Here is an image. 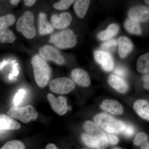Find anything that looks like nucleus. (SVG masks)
I'll use <instances>...</instances> for the list:
<instances>
[{"label":"nucleus","instance_id":"17","mask_svg":"<svg viewBox=\"0 0 149 149\" xmlns=\"http://www.w3.org/2000/svg\"><path fill=\"white\" fill-rule=\"evenodd\" d=\"M120 56L124 58L130 53L133 49V44L130 39L125 37H121L118 41Z\"/></svg>","mask_w":149,"mask_h":149},{"label":"nucleus","instance_id":"25","mask_svg":"<svg viewBox=\"0 0 149 149\" xmlns=\"http://www.w3.org/2000/svg\"><path fill=\"white\" fill-rule=\"evenodd\" d=\"M15 21V17L13 15L9 14L0 17V29H7L11 26Z\"/></svg>","mask_w":149,"mask_h":149},{"label":"nucleus","instance_id":"1","mask_svg":"<svg viewBox=\"0 0 149 149\" xmlns=\"http://www.w3.org/2000/svg\"><path fill=\"white\" fill-rule=\"evenodd\" d=\"M85 133L82 135L84 143L93 149H104L108 145L107 135L103 130L91 120H87L83 125Z\"/></svg>","mask_w":149,"mask_h":149},{"label":"nucleus","instance_id":"5","mask_svg":"<svg viewBox=\"0 0 149 149\" xmlns=\"http://www.w3.org/2000/svg\"><path fill=\"white\" fill-rule=\"evenodd\" d=\"M8 114L11 117L25 123L35 120L38 117L37 111L30 105L22 107H11L8 111Z\"/></svg>","mask_w":149,"mask_h":149},{"label":"nucleus","instance_id":"7","mask_svg":"<svg viewBox=\"0 0 149 149\" xmlns=\"http://www.w3.org/2000/svg\"><path fill=\"white\" fill-rule=\"evenodd\" d=\"M49 87L54 93L63 95L73 91L75 85L72 80L68 77H62L52 80Z\"/></svg>","mask_w":149,"mask_h":149},{"label":"nucleus","instance_id":"24","mask_svg":"<svg viewBox=\"0 0 149 149\" xmlns=\"http://www.w3.org/2000/svg\"><path fill=\"white\" fill-rule=\"evenodd\" d=\"M124 26L126 30L131 34L139 35L141 33V29L138 22L128 19L125 21Z\"/></svg>","mask_w":149,"mask_h":149},{"label":"nucleus","instance_id":"43","mask_svg":"<svg viewBox=\"0 0 149 149\" xmlns=\"http://www.w3.org/2000/svg\"><path fill=\"white\" fill-rule=\"evenodd\" d=\"M86 149V148H83V149Z\"/></svg>","mask_w":149,"mask_h":149},{"label":"nucleus","instance_id":"39","mask_svg":"<svg viewBox=\"0 0 149 149\" xmlns=\"http://www.w3.org/2000/svg\"><path fill=\"white\" fill-rule=\"evenodd\" d=\"M20 1H17V0H11L10 1L11 3L13 5H16Z\"/></svg>","mask_w":149,"mask_h":149},{"label":"nucleus","instance_id":"40","mask_svg":"<svg viewBox=\"0 0 149 149\" xmlns=\"http://www.w3.org/2000/svg\"><path fill=\"white\" fill-rule=\"evenodd\" d=\"M7 63V62L6 61H4L0 65V69H2L3 67V66L5 65Z\"/></svg>","mask_w":149,"mask_h":149},{"label":"nucleus","instance_id":"38","mask_svg":"<svg viewBox=\"0 0 149 149\" xmlns=\"http://www.w3.org/2000/svg\"><path fill=\"white\" fill-rule=\"evenodd\" d=\"M141 149H149V145L148 142H146L145 143L142 145Z\"/></svg>","mask_w":149,"mask_h":149},{"label":"nucleus","instance_id":"37","mask_svg":"<svg viewBox=\"0 0 149 149\" xmlns=\"http://www.w3.org/2000/svg\"><path fill=\"white\" fill-rule=\"evenodd\" d=\"M46 149H58L56 146L53 144H49L46 147Z\"/></svg>","mask_w":149,"mask_h":149},{"label":"nucleus","instance_id":"32","mask_svg":"<svg viewBox=\"0 0 149 149\" xmlns=\"http://www.w3.org/2000/svg\"><path fill=\"white\" fill-rule=\"evenodd\" d=\"M114 72L119 77H124L126 76V72L125 69L121 67H118L114 70Z\"/></svg>","mask_w":149,"mask_h":149},{"label":"nucleus","instance_id":"29","mask_svg":"<svg viewBox=\"0 0 149 149\" xmlns=\"http://www.w3.org/2000/svg\"><path fill=\"white\" fill-rule=\"evenodd\" d=\"M147 140H148V136L147 134L142 132V133H139L136 136L134 141V143L136 146H141L146 143Z\"/></svg>","mask_w":149,"mask_h":149},{"label":"nucleus","instance_id":"23","mask_svg":"<svg viewBox=\"0 0 149 149\" xmlns=\"http://www.w3.org/2000/svg\"><path fill=\"white\" fill-rule=\"evenodd\" d=\"M16 37L13 32L8 29H0V43H12Z\"/></svg>","mask_w":149,"mask_h":149},{"label":"nucleus","instance_id":"8","mask_svg":"<svg viewBox=\"0 0 149 149\" xmlns=\"http://www.w3.org/2000/svg\"><path fill=\"white\" fill-rule=\"evenodd\" d=\"M39 53L40 56L45 61H52L59 65L64 63L63 57L58 50L52 46H44L40 48Z\"/></svg>","mask_w":149,"mask_h":149},{"label":"nucleus","instance_id":"34","mask_svg":"<svg viewBox=\"0 0 149 149\" xmlns=\"http://www.w3.org/2000/svg\"><path fill=\"white\" fill-rule=\"evenodd\" d=\"M107 139L108 143L111 144V145H116L118 143V139L117 137L114 135L108 134L107 135Z\"/></svg>","mask_w":149,"mask_h":149},{"label":"nucleus","instance_id":"16","mask_svg":"<svg viewBox=\"0 0 149 149\" xmlns=\"http://www.w3.org/2000/svg\"><path fill=\"white\" fill-rule=\"evenodd\" d=\"M108 83L112 88L119 93H124L128 91V85L125 80L115 75H110Z\"/></svg>","mask_w":149,"mask_h":149},{"label":"nucleus","instance_id":"4","mask_svg":"<svg viewBox=\"0 0 149 149\" xmlns=\"http://www.w3.org/2000/svg\"><path fill=\"white\" fill-rule=\"evenodd\" d=\"M49 42L54 44L57 47L65 49L74 47L77 40L72 30L68 29L52 35Z\"/></svg>","mask_w":149,"mask_h":149},{"label":"nucleus","instance_id":"36","mask_svg":"<svg viewBox=\"0 0 149 149\" xmlns=\"http://www.w3.org/2000/svg\"><path fill=\"white\" fill-rule=\"evenodd\" d=\"M36 1H34V0H25L24 1V4L27 6H33L35 3L36 2Z\"/></svg>","mask_w":149,"mask_h":149},{"label":"nucleus","instance_id":"27","mask_svg":"<svg viewBox=\"0 0 149 149\" xmlns=\"http://www.w3.org/2000/svg\"><path fill=\"white\" fill-rule=\"evenodd\" d=\"M74 2L71 0H62L54 4V8L58 10H65L67 9Z\"/></svg>","mask_w":149,"mask_h":149},{"label":"nucleus","instance_id":"31","mask_svg":"<svg viewBox=\"0 0 149 149\" xmlns=\"http://www.w3.org/2000/svg\"><path fill=\"white\" fill-rule=\"evenodd\" d=\"M117 45V42L115 40H111L103 44L101 46L102 49L105 50H110L111 48H113Z\"/></svg>","mask_w":149,"mask_h":149},{"label":"nucleus","instance_id":"30","mask_svg":"<svg viewBox=\"0 0 149 149\" xmlns=\"http://www.w3.org/2000/svg\"><path fill=\"white\" fill-rule=\"evenodd\" d=\"M122 133L126 137H131L135 133V128L133 125L130 124H125V129Z\"/></svg>","mask_w":149,"mask_h":149},{"label":"nucleus","instance_id":"21","mask_svg":"<svg viewBox=\"0 0 149 149\" xmlns=\"http://www.w3.org/2000/svg\"><path fill=\"white\" fill-rule=\"evenodd\" d=\"M119 28V26L117 24H110L105 30L99 33L98 38L102 40H109L117 34Z\"/></svg>","mask_w":149,"mask_h":149},{"label":"nucleus","instance_id":"6","mask_svg":"<svg viewBox=\"0 0 149 149\" xmlns=\"http://www.w3.org/2000/svg\"><path fill=\"white\" fill-rule=\"evenodd\" d=\"M17 29L22 32L27 39H32L35 37L36 30L34 25V17L33 13L30 11L24 13L17 21Z\"/></svg>","mask_w":149,"mask_h":149},{"label":"nucleus","instance_id":"13","mask_svg":"<svg viewBox=\"0 0 149 149\" xmlns=\"http://www.w3.org/2000/svg\"><path fill=\"white\" fill-rule=\"evenodd\" d=\"M71 77L74 83L83 87H88L91 84V79L84 70L76 68L72 70Z\"/></svg>","mask_w":149,"mask_h":149},{"label":"nucleus","instance_id":"19","mask_svg":"<svg viewBox=\"0 0 149 149\" xmlns=\"http://www.w3.org/2000/svg\"><path fill=\"white\" fill-rule=\"evenodd\" d=\"M52 25L47 20V15L44 13H41L39 15V32L41 35L50 34L54 32Z\"/></svg>","mask_w":149,"mask_h":149},{"label":"nucleus","instance_id":"14","mask_svg":"<svg viewBox=\"0 0 149 149\" xmlns=\"http://www.w3.org/2000/svg\"><path fill=\"white\" fill-rule=\"evenodd\" d=\"M20 124L13 118L5 114L0 115V134H4L7 130H18Z\"/></svg>","mask_w":149,"mask_h":149},{"label":"nucleus","instance_id":"33","mask_svg":"<svg viewBox=\"0 0 149 149\" xmlns=\"http://www.w3.org/2000/svg\"><path fill=\"white\" fill-rule=\"evenodd\" d=\"M18 64H15L13 65V71L12 74H10L9 75L8 79L10 80H14L15 79V77H16L18 75Z\"/></svg>","mask_w":149,"mask_h":149},{"label":"nucleus","instance_id":"41","mask_svg":"<svg viewBox=\"0 0 149 149\" xmlns=\"http://www.w3.org/2000/svg\"><path fill=\"white\" fill-rule=\"evenodd\" d=\"M145 2H146V3H147V4H149V1H145Z\"/></svg>","mask_w":149,"mask_h":149},{"label":"nucleus","instance_id":"11","mask_svg":"<svg viewBox=\"0 0 149 149\" xmlns=\"http://www.w3.org/2000/svg\"><path fill=\"white\" fill-rule=\"evenodd\" d=\"M130 19L137 22H146L149 19V8L146 7H136L131 9L128 13Z\"/></svg>","mask_w":149,"mask_h":149},{"label":"nucleus","instance_id":"3","mask_svg":"<svg viewBox=\"0 0 149 149\" xmlns=\"http://www.w3.org/2000/svg\"><path fill=\"white\" fill-rule=\"evenodd\" d=\"M94 121L102 130L109 133H122L125 128L124 123L104 113L96 115Z\"/></svg>","mask_w":149,"mask_h":149},{"label":"nucleus","instance_id":"42","mask_svg":"<svg viewBox=\"0 0 149 149\" xmlns=\"http://www.w3.org/2000/svg\"><path fill=\"white\" fill-rule=\"evenodd\" d=\"M113 149H119V148H115Z\"/></svg>","mask_w":149,"mask_h":149},{"label":"nucleus","instance_id":"28","mask_svg":"<svg viewBox=\"0 0 149 149\" xmlns=\"http://www.w3.org/2000/svg\"><path fill=\"white\" fill-rule=\"evenodd\" d=\"M26 93V91L24 89H21L19 90L14 97L13 103L14 107H18L21 103L25 97Z\"/></svg>","mask_w":149,"mask_h":149},{"label":"nucleus","instance_id":"9","mask_svg":"<svg viewBox=\"0 0 149 149\" xmlns=\"http://www.w3.org/2000/svg\"><path fill=\"white\" fill-rule=\"evenodd\" d=\"M47 98L52 108L60 115H64L68 110L66 99L62 96L56 98L52 94L47 95Z\"/></svg>","mask_w":149,"mask_h":149},{"label":"nucleus","instance_id":"20","mask_svg":"<svg viewBox=\"0 0 149 149\" xmlns=\"http://www.w3.org/2000/svg\"><path fill=\"white\" fill-rule=\"evenodd\" d=\"M91 1L88 0H77L74 2V10L77 16L84 18L87 13Z\"/></svg>","mask_w":149,"mask_h":149},{"label":"nucleus","instance_id":"10","mask_svg":"<svg viewBox=\"0 0 149 149\" xmlns=\"http://www.w3.org/2000/svg\"><path fill=\"white\" fill-rule=\"evenodd\" d=\"M95 60L101 65L104 70L110 71L114 67V61L111 56L107 52L97 51L94 53Z\"/></svg>","mask_w":149,"mask_h":149},{"label":"nucleus","instance_id":"35","mask_svg":"<svg viewBox=\"0 0 149 149\" xmlns=\"http://www.w3.org/2000/svg\"><path fill=\"white\" fill-rule=\"evenodd\" d=\"M143 79L144 82H145V83H144V88H146V89H148V90H149V75H146V76H144L143 78Z\"/></svg>","mask_w":149,"mask_h":149},{"label":"nucleus","instance_id":"26","mask_svg":"<svg viewBox=\"0 0 149 149\" xmlns=\"http://www.w3.org/2000/svg\"><path fill=\"white\" fill-rule=\"evenodd\" d=\"M1 149H25V146L21 141L15 140L6 143Z\"/></svg>","mask_w":149,"mask_h":149},{"label":"nucleus","instance_id":"2","mask_svg":"<svg viewBox=\"0 0 149 149\" xmlns=\"http://www.w3.org/2000/svg\"><path fill=\"white\" fill-rule=\"evenodd\" d=\"M31 63L36 83L40 88H45L50 78V68L46 61L38 55L33 57Z\"/></svg>","mask_w":149,"mask_h":149},{"label":"nucleus","instance_id":"15","mask_svg":"<svg viewBox=\"0 0 149 149\" xmlns=\"http://www.w3.org/2000/svg\"><path fill=\"white\" fill-rule=\"evenodd\" d=\"M100 107L102 109L111 114L121 115L123 112V108L122 105L115 100H105Z\"/></svg>","mask_w":149,"mask_h":149},{"label":"nucleus","instance_id":"12","mask_svg":"<svg viewBox=\"0 0 149 149\" xmlns=\"http://www.w3.org/2000/svg\"><path fill=\"white\" fill-rule=\"evenodd\" d=\"M72 20V16L69 13H62L59 16L54 15L51 17V22L53 27L56 29H63L70 25Z\"/></svg>","mask_w":149,"mask_h":149},{"label":"nucleus","instance_id":"18","mask_svg":"<svg viewBox=\"0 0 149 149\" xmlns=\"http://www.w3.org/2000/svg\"><path fill=\"white\" fill-rule=\"evenodd\" d=\"M134 109L144 119L149 120V103L144 100H139L134 103Z\"/></svg>","mask_w":149,"mask_h":149},{"label":"nucleus","instance_id":"22","mask_svg":"<svg viewBox=\"0 0 149 149\" xmlns=\"http://www.w3.org/2000/svg\"><path fill=\"white\" fill-rule=\"evenodd\" d=\"M137 70L141 73H146L149 71V54H145L139 57L137 61Z\"/></svg>","mask_w":149,"mask_h":149}]
</instances>
